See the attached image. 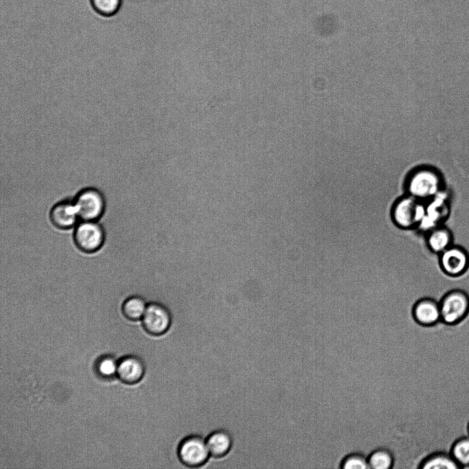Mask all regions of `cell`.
<instances>
[{
  "mask_svg": "<svg viewBox=\"0 0 469 469\" xmlns=\"http://www.w3.org/2000/svg\"><path fill=\"white\" fill-rule=\"evenodd\" d=\"M444 176L433 166L424 165L413 170L406 181L409 195L424 201H429L445 190Z\"/></svg>",
  "mask_w": 469,
  "mask_h": 469,
  "instance_id": "1",
  "label": "cell"
},
{
  "mask_svg": "<svg viewBox=\"0 0 469 469\" xmlns=\"http://www.w3.org/2000/svg\"><path fill=\"white\" fill-rule=\"evenodd\" d=\"M424 203L409 194L396 199L391 210L393 222L404 230L420 227L426 214Z\"/></svg>",
  "mask_w": 469,
  "mask_h": 469,
  "instance_id": "2",
  "label": "cell"
},
{
  "mask_svg": "<svg viewBox=\"0 0 469 469\" xmlns=\"http://www.w3.org/2000/svg\"><path fill=\"white\" fill-rule=\"evenodd\" d=\"M439 303L441 322L455 325L469 314V295L461 289H453L445 293Z\"/></svg>",
  "mask_w": 469,
  "mask_h": 469,
  "instance_id": "3",
  "label": "cell"
},
{
  "mask_svg": "<svg viewBox=\"0 0 469 469\" xmlns=\"http://www.w3.org/2000/svg\"><path fill=\"white\" fill-rule=\"evenodd\" d=\"M73 239L77 247L87 253L98 251L104 244V229L95 220H82L76 227Z\"/></svg>",
  "mask_w": 469,
  "mask_h": 469,
  "instance_id": "4",
  "label": "cell"
},
{
  "mask_svg": "<svg viewBox=\"0 0 469 469\" xmlns=\"http://www.w3.org/2000/svg\"><path fill=\"white\" fill-rule=\"evenodd\" d=\"M177 453L181 462L190 468L205 464L210 456L206 440L196 435L185 437L180 442Z\"/></svg>",
  "mask_w": 469,
  "mask_h": 469,
  "instance_id": "5",
  "label": "cell"
},
{
  "mask_svg": "<svg viewBox=\"0 0 469 469\" xmlns=\"http://www.w3.org/2000/svg\"><path fill=\"white\" fill-rule=\"evenodd\" d=\"M79 218L82 220L99 219L105 209L102 193L94 187H87L78 192L73 201Z\"/></svg>",
  "mask_w": 469,
  "mask_h": 469,
  "instance_id": "6",
  "label": "cell"
},
{
  "mask_svg": "<svg viewBox=\"0 0 469 469\" xmlns=\"http://www.w3.org/2000/svg\"><path fill=\"white\" fill-rule=\"evenodd\" d=\"M439 264L446 275L459 277L469 268V253L463 247L453 244L439 254Z\"/></svg>",
  "mask_w": 469,
  "mask_h": 469,
  "instance_id": "7",
  "label": "cell"
},
{
  "mask_svg": "<svg viewBox=\"0 0 469 469\" xmlns=\"http://www.w3.org/2000/svg\"><path fill=\"white\" fill-rule=\"evenodd\" d=\"M144 329L155 336L165 333L172 323V317L168 309L159 303H151L147 306L142 317Z\"/></svg>",
  "mask_w": 469,
  "mask_h": 469,
  "instance_id": "8",
  "label": "cell"
},
{
  "mask_svg": "<svg viewBox=\"0 0 469 469\" xmlns=\"http://www.w3.org/2000/svg\"><path fill=\"white\" fill-rule=\"evenodd\" d=\"M412 315L419 325L424 327L434 326L441 322L439 303L433 298H421L414 304Z\"/></svg>",
  "mask_w": 469,
  "mask_h": 469,
  "instance_id": "9",
  "label": "cell"
},
{
  "mask_svg": "<svg viewBox=\"0 0 469 469\" xmlns=\"http://www.w3.org/2000/svg\"><path fill=\"white\" fill-rule=\"evenodd\" d=\"M49 218L52 224L61 229L73 227L79 218L74 201L63 200L52 208Z\"/></svg>",
  "mask_w": 469,
  "mask_h": 469,
  "instance_id": "10",
  "label": "cell"
},
{
  "mask_svg": "<svg viewBox=\"0 0 469 469\" xmlns=\"http://www.w3.org/2000/svg\"><path fill=\"white\" fill-rule=\"evenodd\" d=\"M453 240L451 230L442 224L429 229L426 238L429 250L438 255L453 244Z\"/></svg>",
  "mask_w": 469,
  "mask_h": 469,
  "instance_id": "11",
  "label": "cell"
},
{
  "mask_svg": "<svg viewBox=\"0 0 469 469\" xmlns=\"http://www.w3.org/2000/svg\"><path fill=\"white\" fill-rule=\"evenodd\" d=\"M144 373L142 361L135 356L123 358L117 365V374L122 381L134 384L139 381Z\"/></svg>",
  "mask_w": 469,
  "mask_h": 469,
  "instance_id": "12",
  "label": "cell"
},
{
  "mask_svg": "<svg viewBox=\"0 0 469 469\" xmlns=\"http://www.w3.org/2000/svg\"><path fill=\"white\" fill-rule=\"evenodd\" d=\"M210 456L221 458L231 450L232 437L229 432L225 430H217L212 432L206 439Z\"/></svg>",
  "mask_w": 469,
  "mask_h": 469,
  "instance_id": "13",
  "label": "cell"
},
{
  "mask_svg": "<svg viewBox=\"0 0 469 469\" xmlns=\"http://www.w3.org/2000/svg\"><path fill=\"white\" fill-rule=\"evenodd\" d=\"M421 469H459L450 453L437 451L429 454L420 463Z\"/></svg>",
  "mask_w": 469,
  "mask_h": 469,
  "instance_id": "14",
  "label": "cell"
},
{
  "mask_svg": "<svg viewBox=\"0 0 469 469\" xmlns=\"http://www.w3.org/2000/svg\"><path fill=\"white\" fill-rule=\"evenodd\" d=\"M449 453L460 468L469 467V435L457 438Z\"/></svg>",
  "mask_w": 469,
  "mask_h": 469,
  "instance_id": "15",
  "label": "cell"
},
{
  "mask_svg": "<svg viewBox=\"0 0 469 469\" xmlns=\"http://www.w3.org/2000/svg\"><path fill=\"white\" fill-rule=\"evenodd\" d=\"M147 306L142 297L137 295L132 296L124 302L122 312L126 318L135 321L143 317Z\"/></svg>",
  "mask_w": 469,
  "mask_h": 469,
  "instance_id": "16",
  "label": "cell"
},
{
  "mask_svg": "<svg viewBox=\"0 0 469 469\" xmlns=\"http://www.w3.org/2000/svg\"><path fill=\"white\" fill-rule=\"evenodd\" d=\"M367 458L369 469H389L394 463L391 451L384 448L376 449Z\"/></svg>",
  "mask_w": 469,
  "mask_h": 469,
  "instance_id": "17",
  "label": "cell"
},
{
  "mask_svg": "<svg viewBox=\"0 0 469 469\" xmlns=\"http://www.w3.org/2000/svg\"><path fill=\"white\" fill-rule=\"evenodd\" d=\"M343 469H369L368 458L360 453L347 455L341 462Z\"/></svg>",
  "mask_w": 469,
  "mask_h": 469,
  "instance_id": "18",
  "label": "cell"
},
{
  "mask_svg": "<svg viewBox=\"0 0 469 469\" xmlns=\"http://www.w3.org/2000/svg\"><path fill=\"white\" fill-rule=\"evenodd\" d=\"M93 6L100 12L111 14L117 10L120 0H92Z\"/></svg>",
  "mask_w": 469,
  "mask_h": 469,
  "instance_id": "19",
  "label": "cell"
},
{
  "mask_svg": "<svg viewBox=\"0 0 469 469\" xmlns=\"http://www.w3.org/2000/svg\"><path fill=\"white\" fill-rule=\"evenodd\" d=\"M117 364L113 358L105 357L100 361L98 365L99 373L106 377H109L117 373Z\"/></svg>",
  "mask_w": 469,
  "mask_h": 469,
  "instance_id": "20",
  "label": "cell"
},
{
  "mask_svg": "<svg viewBox=\"0 0 469 469\" xmlns=\"http://www.w3.org/2000/svg\"><path fill=\"white\" fill-rule=\"evenodd\" d=\"M467 432H468V434L469 435V422L467 424Z\"/></svg>",
  "mask_w": 469,
  "mask_h": 469,
  "instance_id": "21",
  "label": "cell"
}]
</instances>
